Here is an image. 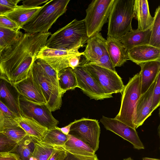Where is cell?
I'll return each mask as SVG.
<instances>
[{
  "mask_svg": "<svg viewBox=\"0 0 160 160\" xmlns=\"http://www.w3.org/2000/svg\"><path fill=\"white\" fill-rule=\"evenodd\" d=\"M134 0H114L108 20V36L120 41L132 28Z\"/></svg>",
  "mask_w": 160,
  "mask_h": 160,
  "instance_id": "obj_3",
  "label": "cell"
},
{
  "mask_svg": "<svg viewBox=\"0 0 160 160\" xmlns=\"http://www.w3.org/2000/svg\"><path fill=\"white\" fill-rule=\"evenodd\" d=\"M21 0H0V4L12 10L16 8Z\"/></svg>",
  "mask_w": 160,
  "mask_h": 160,
  "instance_id": "obj_43",
  "label": "cell"
},
{
  "mask_svg": "<svg viewBox=\"0 0 160 160\" xmlns=\"http://www.w3.org/2000/svg\"><path fill=\"white\" fill-rule=\"evenodd\" d=\"M141 79L139 72L129 79L122 92L119 112L114 118L136 129V108L141 94Z\"/></svg>",
  "mask_w": 160,
  "mask_h": 160,
  "instance_id": "obj_5",
  "label": "cell"
},
{
  "mask_svg": "<svg viewBox=\"0 0 160 160\" xmlns=\"http://www.w3.org/2000/svg\"><path fill=\"white\" fill-rule=\"evenodd\" d=\"M71 123L69 134L83 141L96 152L98 148L100 134L98 121L83 118Z\"/></svg>",
  "mask_w": 160,
  "mask_h": 160,
  "instance_id": "obj_9",
  "label": "cell"
},
{
  "mask_svg": "<svg viewBox=\"0 0 160 160\" xmlns=\"http://www.w3.org/2000/svg\"><path fill=\"white\" fill-rule=\"evenodd\" d=\"M1 54H2V53H1V50H0V60L1 57Z\"/></svg>",
  "mask_w": 160,
  "mask_h": 160,
  "instance_id": "obj_50",
  "label": "cell"
},
{
  "mask_svg": "<svg viewBox=\"0 0 160 160\" xmlns=\"http://www.w3.org/2000/svg\"><path fill=\"white\" fill-rule=\"evenodd\" d=\"M35 139L27 135L17 146L14 152L17 154L21 160H29L34 149Z\"/></svg>",
  "mask_w": 160,
  "mask_h": 160,
  "instance_id": "obj_28",
  "label": "cell"
},
{
  "mask_svg": "<svg viewBox=\"0 0 160 160\" xmlns=\"http://www.w3.org/2000/svg\"><path fill=\"white\" fill-rule=\"evenodd\" d=\"M142 160H160V159L145 157L143 158H142Z\"/></svg>",
  "mask_w": 160,
  "mask_h": 160,
  "instance_id": "obj_48",
  "label": "cell"
},
{
  "mask_svg": "<svg viewBox=\"0 0 160 160\" xmlns=\"http://www.w3.org/2000/svg\"><path fill=\"white\" fill-rule=\"evenodd\" d=\"M50 32L23 33L20 38L2 53L0 78L15 85L26 78L40 49L45 46Z\"/></svg>",
  "mask_w": 160,
  "mask_h": 160,
  "instance_id": "obj_1",
  "label": "cell"
},
{
  "mask_svg": "<svg viewBox=\"0 0 160 160\" xmlns=\"http://www.w3.org/2000/svg\"><path fill=\"white\" fill-rule=\"evenodd\" d=\"M80 57L81 56H75L70 58L68 61L69 67L74 69L78 67L81 63Z\"/></svg>",
  "mask_w": 160,
  "mask_h": 160,
  "instance_id": "obj_44",
  "label": "cell"
},
{
  "mask_svg": "<svg viewBox=\"0 0 160 160\" xmlns=\"http://www.w3.org/2000/svg\"><path fill=\"white\" fill-rule=\"evenodd\" d=\"M141 79V94L146 92L160 72V61H153L140 64Z\"/></svg>",
  "mask_w": 160,
  "mask_h": 160,
  "instance_id": "obj_20",
  "label": "cell"
},
{
  "mask_svg": "<svg viewBox=\"0 0 160 160\" xmlns=\"http://www.w3.org/2000/svg\"><path fill=\"white\" fill-rule=\"evenodd\" d=\"M88 38L84 19H75L64 27L51 34L45 46L52 49H79Z\"/></svg>",
  "mask_w": 160,
  "mask_h": 160,
  "instance_id": "obj_2",
  "label": "cell"
},
{
  "mask_svg": "<svg viewBox=\"0 0 160 160\" xmlns=\"http://www.w3.org/2000/svg\"><path fill=\"white\" fill-rule=\"evenodd\" d=\"M2 132L9 139L17 144L27 135L24 130L18 125L6 128Z\"/></svg>",
  "mask_w": 160,
  "mask_h": 160,
  "instance_id": "obj_32",
  "label": "cell"
},
{
  "mask_svg": "<svg viewBox=\"0 0 160 160\" xmlns=\"http://www.w3.org/2000/svg\"><path fill=\"white\" fill-rule=\"evenodd\" d=\"M106 47L107 52L115 68L122 66L129 60L128 51L120 41L107 36Z\"/></svg>",
  "mask_w": 160,
  "mask_h": 160,
  "instance_id": "obj_19",
  "label": "cell"
},
{
  "mask_svg": "<svg viewBox=\"0 0 160 160\" xmlns=\"http://www.w3.org/2000/svg\"><path fill=\"white\" fill-rule=\"evenodd\" d=\"M67 140V135L55 128L48 130L41 142L48 145L61 147Z\"/></svg>",
  "mask_w": 160,
  "mask_h": 160,
  "instance_id": "obj_30",
  "label": "cell"
},
{
  "mask_svg": "<svg viewBox=\"0 0 160 160\" xmlns=\"http://www.w3.org/2000/svg\"><path fill=\"white\" fill-rule=\"evenodd\" d=\"M156 79L157 78L148 90L141 95L138 100L136 108V129L142 125L153 111L152 95Z\"/></svg>",
  "mask_w": 160,
  "mask_h": 160,
  "instance_id": "obj_17",
  "label": "cell"
},
{
  "mask_svg": "<svg viewBox=\"0 0 160 160\" xmlns=\"http://www.w3.org/2000/svg\"><path fill=\"white\" fill-rule=\"evenodd\" d=\"M64 160H99L96 155L88 157L76 155L67 152Z\"/></svg>",
  "mask_w": 160,
  "mask_h": 160,
  "instance_id": "obj_40",
  "label": "cell"
},
{
  "mask_svg": "<svg viewBox=\"0 0 160 160\" xmlns=\"http://www.w3.org/2000/svg\"><path fill=\"white\" fill-rule=\"evenodd\" d=\"M20 96L14 85L0 78V101L17 117L22 115L20 106Z\"/></svg>",
  "mask_w": 160,
  "mask_h": 160,
  "instance_id": "obj_14",
  "label": "cell"
},
{
  "mask_svg": "<svg viewBox=\"0 0 160 160\" xmlns=\"http://www.w3.org/2000/svg\"><path fill=\"white\" fill-rule=\"evenodd\" d=\"M18 144L9 139L2 132H0V153L14 152Z\"/></svg>",
  "mask_w": 160,
  "mask_h": 160,
  "instance_id": "obj_34",
  "label": "cell"
},
{
  "mask_svg": "<svg viewBox=\"0 0 160 160\" xmlns=\"http://www.w3.org/2000/svg\"><path fill=\"white\" fill-rule=\"evenodd\" d=\"M114 0H93L86 10L85 24L90 38L100 32L108 18Z\"/></svg>",
  "mask_w": 160,
  "mask_h": 160,
  "instance_id": "obj_6",
  "label": "cell"
},
{
  "mask_svg": "<svg viewBox=\"0 0 160 160\" xmlns=\"http://www.w3.org/2000/svg\"><path fill=\"white\" fill-rule=\"evenodd\" d=\"M12 10L0 4V15L4 14Z\"/></svg>",
  "mask_w": 160,
  "mask_h": 160,
  "instance_id": "obj_47",
  "label": "cell"
},
{
  "mask_svg": "<svg viewBox=\"0 0 160 160\" xmlns=\"http://www.w3.org/2000/svg\"><path fill=\"white\" fill-rule=\"evenodd\" d=\"M14 119L28 135L40 141L42 140L48 130L33 119L23 115Z\"/></svg>",
  "mask_w": 160,
  "mask_h": 160,
  "instance_id": "obj_22",
  "label": "cell"
},
{
  "mask_svg": "<svg viewBox=\"0 0 160 160\" xmlns=\"http://www.w3.org/2000/svg\"><path fill=\"white\" fill-rule=\"evenodd\" d=\"M123 160H133L131 158H126L124 159Z\"/></svg>",
  "mask_w": 160,
  "mask_h": 160,
  "instance_id": "obj_49",
  "label": "cell"
},
{
  "mask_svg": "<svg viewBox=\"0 0 160 160\" xmlns=\"http://www.w3.org/2000/svg\"><path fill=\"white\" fill-rule=\"evenodd\" d=\"M36 61L39 65L47 77L54 84L59 87L58 72L43 60L38 59L36 60Z\"/></svg>",
  "mask_w": 160,
  "mask_h": 160,
  "instance_id": "obj_33",
  "label": "cell"
},
{
  "mask_svg": "<svg viewBox=\"0 0 160 160\" xmlns=\"http://www.w3.org/2000/svg\"><path fill=\"white\" fill-rule=\"evenodd\" d=\"M67 152L61 147L56 146L55 149L48 160H64Z\"/></svg>",
  "mask_w": 160,
  "mask_h": 160,
  "instance_id": "obj_39",
  "label": "cell"
},
{
  "mask_svg": "<svg viewBox=\"0 0 160 160\" xmlns=\"http://www.w3.org/2000/svg\"><path fill=\"white\" fill-rule=\"evenodd\" d=\"M72 125V123H70L68 125L62 128H60L58 127H56L55 128L58 129L60 130L64 134L66 135H68L69 134L70 128Z\"/></svg>",
  "mask_w": 160,
  "mask_h": 160,
  "instance_id": "obj_46",
  "label": "cell"
},
{
  "mask_svg": "<svg viewBox=\"0 0 160 160\" xmlns=\"http://www.w3.org/2000/svg\"><path fill=\"white\" fill-rule=\"evenodd\" d=\"M44 5L37 7H28L21 6L5 14L15 22L21 28L30 20L43 8Z\"/></svg>",
  "mask_w": 160,
  "mask_h": 160,
  "instance_id": "obj_21",
  "label": "cell"
},
{
  "mask_svg": "<svg viewBox=\"0 0 160 160\" xmlns=\"http://www.w3.org/2000/svg\"><path fill=\"white\" fill-rule=\"evenodd\" d=\"M84 66L105 93L108 95L122 93L124 85L116 72L88 63L80 64Z\"/></svg>",
  "mask_w": 160,
  "mask_h": 160,
  "instance_id": "obj_8",
  "label": "cell"
},
{
  "mask_svg": "<svg viewBox=\"0 0 160 160\" xmlns=\"http://www.w3.org/2000/svg\"><path fill=\"white\" fill-rule=\"evenodd\" d=\"M70 1V0H49L21 29L28 33L48 32L53 24L66 12Z\"/></svg>",
  "mask_w": 160,
  "mask_h": 160,
  "instance_id": "obj_4",
  "label": "cell"
},
{
  "mask_svg": "<svg viewBox=\"0 0 160 160\" xmlns=\"http://www.w3.org/2000/svg\"><path fill=\"white\" fill-rule=\"evenodd\" d=\"M160 72L157 77L152 95V109L153 111L159 106L160 104Z\"/></svg>",
  "mask_w": 160,
  "mask_h": 160,
  "instance_id": "obj_37",
  "label": "cell"
},
{
  "mask_svg": "<svg viewBox=\"0 0 160 160\" xmlns=\"http://www.w3.org/2000/svg\"><path fill=\"white\" fill-rule=\"evenodd\" d=\"M0 27L18 31L20 28L13 21L4 14L0 15Z\"/></svg>",
  "mask_w": 160,
  "mask_h": 160,
  "instance_id": "obj_38",
  "label": "cell"
},
{
  "mask_svg": "<svg viewBox=\"0 0 160 160\" xmlns=\"http://www.w3.org/2000/svg\"><path fill=\"white\" fill-rule=\"evenodd\" d=\"M0 109L8 116L14 119L16 115L12 112L8 108L0 101Z\"/></svg>",
  "mask_w": 160,
  "mask_h": 160,
  "instance_id": "obj_45",
  "label": "cell"
},
{
  "mask_svg": "<svg viewBox=\"0 0 160 160\" xmlns=\"http://www.w3.org/2000/svg\"><path fill=\"white\" fill-rule=\"evenodd\" d=\"M79 49H52L45 46L40 49L37 56V59L43 60L58 73L62 69L69 67L68 61L70 58L83 55V52H79Z\"/></svg>",
  "mask_w": 160,
  "mask_h": 160,
  "instance_id": "obj_11",
  "label": "cell"
},
{
  "mask_svg": "<svg viewBox=\"0 0 160 160\" xmlns=\"http://www.w3.org/2000/svg\"><path fill=\"white\" fill-rule=\"evenodd\" d=\"M49 0H25L22 2V6L28 7H37L45 4Z\"/></svg>",
  "mask_w": 160,
  "mask_h": 160,
  "instance_id": "obj_41",
  "label": "cell"
},
{
  "mask_svg": "<svg viewBox=\"0 0 160 160\" xmlns=\"http://www.w3.org/2000/svg\"><path fill=\"white\" fill-rule=\"evenodd\" d=\"M19 103L22 115L32 118L48 130L57 127L59 121L53 116L46 104L32 102L21 95Z\"/></svg>",
  "mask_w": 160,
  "mask_h": 160,
  "instance_id": "obj_10",
  "label": "cell"
},
{
  "mask_svg": "<svg viewBox=\"0 0 160 160\" xmlns=\"http://www.w3.org/2000/svg\"><path fill=\"white\" fill-rule=\"evenodd\" d=\"M133 10L138 22L137 29L142 30L150 27L153 20L149 10L147 0H134Z\"/></svg>",
  "mask_w": 160,
  "mask_h": 160,
  "instance_id": "obj_24",
  "label": "cell"
},
{
  "mask_svg": "<svg viewBox=\"0 0 160 160\" xmlns=\"http://www.w3.org/2000/svg\"><path fill=\"white\" fill-rule=\"evenodd\" d=\"M87 45L83 52L84 57L83 63H88L95 61L107 51L106 39L102 36L100 32L97 33L88 39Z\"/></svg>",
  "mask_w": 160,
  "mask_h": 160,
  "instance_id": "obj_18",
  "label": "cell"
},
{
  "mask_svg": "<svg viewBox=\"0 0 160 160\" xmlns=\"http://www.w3.org/2000/svg\"><path fill=\"white\" fill-rule=\"evenodd\" d=\"M68 140L61 147L70 153L82 156L91 157L96 155L95 152L82 141L68 134Z\"/></svg>",
  "mask_w": 160,
  "mask_h": 160,
  "instance_id": "obj_25",
  "label": "cell"
},
{
  "mask_svg": "<svg viewBox=\"0 0 160 160\" xmlns=\"http://www.w3.org/2000/svg\"><path fill=\"white\" fill-rule=\"evenodd\" d=\"M23 33L9 29L0 27V50L2 52L18 41Z\"/></svg>",
  "mask_w": 160,
  "mask_h": 160,
  "instance_id": "obj_27",
  "label": "cell"
},
{
  "mask_svg": "<svg viewBox=\"0 0 160 160\" xmlns=\"http://www.w3.org/2000/svg\"><path fill=\"white\" fill-rule=\"evenodd\" d=\"M14 85L20 95L28 100L36 103L46 104L43 93L33 78L30 69L27 78Z\"/></svg>",
  "mask_w": 160,
  "mask_h": 160,
  "instance_id": "obj_15",
  "label": "cell"
},
{
  "mask_svg": "<svg viewBox=\"0 0 160 160\" xmlns=\"http://www.w3.org/2000/svg\"><path fill=\"white\" fill-rule=\"evenodd\" d=\"M58 87L64 94L66 91L74 89L78 87L76 77L73 69L65 68L58 73Z\"/></svg>",
  "mask_w": 160,
  "mask_h": 160,
  "instance_id": "obj_26",
  "label": "cell"
},
{
  "mask_svg": "<svg viewBox=\"0 0 160 160\" xmlns=\"http://www.w3.org/2000/svg\"><path fill=\"white\" fill-rule=\"evenodd\" d=\"M30 71L32 76L40 88L45 98L46 104L51 112L60 109L63 94L45 75L36 60L32 63Z\"/></svg>",
  "mask_w": 160,
  "mask_h": 160,
  "instance_id": "obj_7",
  "label": "cell"
},
{
  "mask_svg": "<svg viewBox=\"0 0 160 160\" xmlns=\"http://www.w3.org/2000/svg\"><path fill=\"white\" fill-rule=\"evenodd\" d=\"M73 70L77 78V87L90 99L98 100L112 97V95L105 93L84 66L80 65Z\"/></svg>",
  "mask_w": 160,
  "mask_h": 160,
  "instance_id": "obj_12",
  "label": "cell"
},
{
  "mask_svg": "<svg viewBox=\"0 0 160 160\" xmlns=\"http://www.w3.org/2000/svg\"><path fill=\"white\" fill-rule=\"evenodd\" d=\"M100 121L106 130L112 132L130 142L134 148L138 150L144 148L135 129L115 118L103 116L100 119Z\"/></svg>",
  "mask_w": 160,
  "mask_h": 160,
  "instance_id": "obj_13",
  "label": "cell"
},
{
  "mask_svg": "<svg viewBox=\"0 0 160 160\" xmlns=\"http://www.w3.org/2000/svg\"><path fill=\"white\" fill-rule=\"evenodd\" d=\"M0 160H21L19 156L13 152L0 153Z\"/></svg>",
  "mask_w": 160,
  "mask_h": 160,
  "instance_id": "obj_42",
  "label": "cell"
},
{
  "mask_svg": "<svg viewBox=\"0 0 160 160\" xmlns=\"http://www.w3.org/2000/svg\"><path fill=\"white\" fill-rule=\"evenodd\" d=\"M83 63L93 64L116 72L115 68L113 66L107 51L98 59L90 63Z\"/></svg>",
  "mask_w": 160,
  "mask_h": 160,
  "instance_id": "obj_35",
  "label": "cell"
},
{
  "mask_svg": "<svg viewBox=\"0 0 160 160\" xmlns=\"http://www.w3.org/2000/svg\"><path fill=\"white\" fill-rule=\"evenodd\" d=\"M129 60L137 65L149 61H160V48L149 44L135 47L128 51Z\"/></svg>",
  "mask_w": 160,
  "mask_h": 160,
  "instance_id": "obj_16",
  "label": "cell"
},
{
  "mask_svg": "<svg viewBox=\"0 0 160 160\" xmlns=\"http://www.w3.org/2000/svg\"><path fill=\"white\" fill-rule=\"evenodd\" d=\"M34 139L35 148L29 160H48L56 146L48 145Z\"/></svg>",
  "mask_w": 160,
  "mask_h": 160,
  "instance_id": "obj_29",
  "label": "cell"
},
{
  "mask_svg": "<svg viewBox=\"0 0 160 160\" xmlns=\"http://www.w3.org/2000/svg\"><path fill=\"white\" fill-rule=\"evenodd\" d=\"M151 32V26L142 30L132 29L123 36L120 41L128 51L136 46L149 44Z\"/></svg>",
  "mask_w": 160,
  "mask_h": 160,
  "instance_id": "obj_23",
  "label": "cell"
},
{
  "mask_svg": "<svg viewBox=\"0 0 160 160\" xmlns=\"http://www.w3.org/2000/svg\"><path fill=\"white\" fill-rule=\"evenodd\" d=\"M18 125L14 119L7 116L0 109V132L6 128Z\"/></svg>",
  "mask_w": 160,
  "mask_h": 160,
  "instance_id": "obj_36",
  "label": "cell"
},
{
  "mask_svg": "<svg viewBox=\"0 0 160 160\" xmlns=\"http://www.w3.org/2000/svg\"><path fill=\"white\" fill-rule=\"evenodd\" d=\"M151 26V32L149 44L160 48V6L156 9Z\"/></svg>",
  "mask_w": 160,
  "mask_h": 160,
  "instance_id": "obj_31",
  "label": "cell"
}]
</instances>
